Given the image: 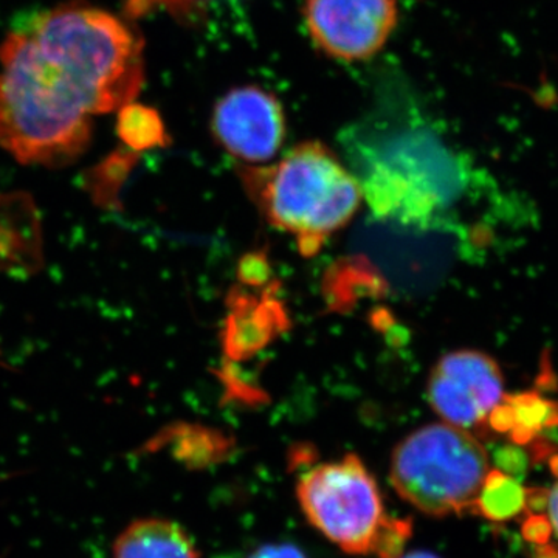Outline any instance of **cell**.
I'll list each match as a JSON object with an SVG mask.
<instances>
[{
	"mask_svg": "<svg viewBox=\"0 0 558 558\" xmlns=\"http://www.w3.org/2000/svg\"><path fill=\"white\" fill-rule=\"evenodd\" d=\"M340 145L374 218L414 229L447 223L470 165L409 108H381L351 124Z\"/></svg>",
	"mask_w": 558,
	"mask_h": 558,
	"instance_id": "6da1fadb",
	"label": "cell"
},
{
	"mask_svg": "<svg viewBox=\"0 0 558 558\" xmlns=\"http://www.w3.org/2000/svg\"><path fill=\"white\" fill-rule=\"evenodd\" d=\"M20 32L44 78L89 116L121 109L142 89L143 40L106 11L65 3Z\"/></svg>",
	"mask_w": 558,
	"mask_h": 558,
	"instance_id": "7a4b0ae2",
	"label": "cell"
},
{
	"mask_svg": "<svg viewBox=\"0 0 558 558\" xmlns=\"http://www.w3.org/2000/svg\"><path fill=\"white\" fill-rule=\"evenodd\" d=\"M0 148L25 165L61 168L92 138L90 116L36 68L21 32L0 46Z\"/></svg>",
	"mask_w": 558,
	"mask_h": 558,
	"instance_id": "3957f363",
	"label": "cell"
},
{
	"mask_svg": "<svg viewBox=\"0 0 558 558\" xmlns=\"http://www.w3.org/2000/svg\"><path fill=\"white\" fill-rule=\"evenodd\" d=\"M248 185L258 186L271 226L293 234L306 256L343 229L363 199L355 175L315 142L296 146L274 167L250 171Z\"/></svg>",
	"mask_w": 558,
	"mask_h": 558,
	"instance_id": "277c9868",
	"label": "cell"
},
{
	"mask_svg": "<svg viewBox=\"0 0 558 558\" xmlns=\"http://www.w3.org/2000/svg\"><path fill=\"white\" fill-rule=\"evenodd\" d=\"M296 492L307 520L341 549L357 556H402L411 523L389 515L377 481L357 457L315 465L301 475Z\"/></svg>",
	"mask_w": 558,
	"mask_h": 558,
	"instance_id": "5b68a950",
	"label": "cell"
},
{
	"mask_svg": "<svg viewBox=\"0 0 558 558\" xmlns=\"http://www.w3.org/2000/svg\"><path fill=\"white\" fill-rule=\"evenodd\" d=\"M490 472L483 444L447 422L411 433L391 461V483L400 497L433 517L478 512Z\"/></svg>",
	"mask_w": 558,
	"mask_h": 558,
	"instance_id": "8992f818",
	"label": "cell"
},
{
	"mask_svg": "<svg viewBox=\"0 0 558 558\" xmlns=\"http://www.w3.org/2000/svg\"><path fill=\"white\" fill-rule=\"evenodd\" d=\"M505 399V380L494 359L478 351L450 352L428 380V400L447 424L480 432Z\"/></svg>",
	"mask_w": 558,
	"mask_h": 558,
	"instance_id": "52a82bcc",
	"label": "cell"
},
{
	"mask_svg": "<svg viewBox=\"0 0 558 558\" xmlns=\"http://www.w3.org/2000/svg\"><path fill=\"white\" fill-rule=\"evenodd\" d=\"M304 17L314 43L343 61L379 53L398 22L396 0H306Z\"/></svg>",
	"mask_w": 558,
	"mask_h": 558,
	"instance_id": "ba28073f",
	"label": "cell"
},
{
	"mask_svg": "<svg viewBox=\"0 0 558 558\" xmlns=\"http://www.w3.org/2000/svg\"><path fill=\"white\" fill-rule=\"evenodd\" d=\"M213 134L234 159L266 163L277 156L286 135L284 112L269 92L241 87L216 105Z\"/></svg>",
	"mask_w": 558,
	"mask_h": 558,
	"instance_id": "9c48e42d",
	"label": "cell"
},
{
	"mask_svg": "<svg viewBox=\"0 0 558 558\" xmlns=\"http://www.w3.org/2000/svg\"><path fill=\"white\" fill-rule=\"evenodd\" d=\"M113 558H197V553L193 539L179 524L142 520L117 539Z\"/></svg>",
	"mask_w": 558,
	"mask_h": 558,
	"instance_id": "30bf717a",
	"label": "cell"
},
{
	"mask_svg": "<svg viewBox=\"0 0 558 558\" xmlns=\"http://www.w3.org/2000/svg\"><path fill=\"white\" fill-rule=\"evenodd\" d=\"M554 425H558V403L537 392L505 396L487 421V427L498 435H509L521 446Z\"/></svg>",
	"mask_w": 558,
	"mask_h": 558,
	"instance_id": "8fae6325",
	"label": "cell"
},
{
	"mask_svg": "<svg viewBox=\"0 0 558 558\" xmlns=\"http://www.w3.org/2000/svg\"><path fill=\"white\" fill-rule=\"evenodd\" d=\"M117 131L124 145L134 150L161 148L170 142L159 112L134 102L120 109Z\"/></svg>",
	"mask_w": 558,
	"mask_h": 558,
	"instance_id": "7c38bea8",
	"label": "cell"
},
{
	"mask_svg": "<svg viewBox=\"0 0 558 558\" xmlns=\"http://www.w3.org/2000/svg\"><path fill=\"white\" fill-rule=\"evenodd\" d=\"M193 0H128L126 10L134 16L146 13L150 9L157 5L168 7L171 10L186 9L191 5Z\"/></svg>",
	"mask_w": 558,
	"mask_h": 558,
	"instance_id": "4fadbf2b",
	"label": "cell"
},
{
	"mask_svg": "<svg viewBox=\"0 0 558 558\" xmlns=\"http://www.w3.org/2000/svg\"><path fill=\"white\" fill-rule=\"evenodd\" d=\"M250 558H306V556L292 545H270L256 550Z\"/></svg>",
	"mask_w": 558,
	"mask_h": 558,
	"instance_id": "5bb4252c",
	"label": "cell"
},
{
	"mask_svg": "<svg viewBox=\"0 0 558 558\" xmlns=\"http://www.w3.org/2000/svg\"><path fill=\"white\" fill-rule=\"evenodd\" d=\"M554 473L557 475L556 484H554V487L549 490V497H548V524L550 527V531L556 534V537L558 538V459L554 461Z\"/></svg>",
	"mask_w": 558,
	"mask_h": 558,
	"instance_id": "9a60e30c",
	"label": "cell"
},
{
	"mask_svg": "<svg viewBox=\"0 0 558 558\" xmlns=\"http://www.w3.org/2000/svg\"><path fill=\"white\" fill-rule=\"evenodd\" d=\"M399 558H439L435 554L425 553V550H416V553L407 554V556H400Z\"/></svg>",
	"mask_w": 558,
	"mask_h": 558,
	"instance_id": "2e32d148",
	"label": "cell"
}]
</instances>
